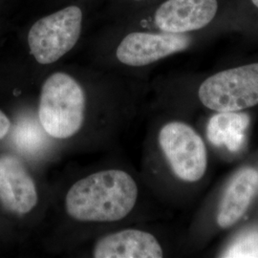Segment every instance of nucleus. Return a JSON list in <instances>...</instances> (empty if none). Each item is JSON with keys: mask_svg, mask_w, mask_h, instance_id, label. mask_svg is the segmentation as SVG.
<instances>
[{"mask_svg": "<svg viewBox=\"0 0 258 258\" xmlns=\"http://www.w3.org/2000/svg\"><path fill=\"white\" fill-rule=\"evenodd\" d=\"M137 199L134 178L124 170L110 168L75 182L65 196V211L75 221L113 223L125 218Z\"/></svg>", "mask_w": 258, "mask_h": 258, "instance_id": "nucleus-1", "label": "nucleus"}, {"mask_svg": "<svg viewBox=\"0 0 258 258\" xmlns=\"http://www.w3.org/2000/svg\"><path fill=\"white\" fill-rule=\"evenodd\" d=\"M96 8L87 1H72L35 19L28 27L25 40L36 64L49 68L69 55L82 40Z\"/></svg>", "mask_w": 258, "mask_h": 258, "instance_id": "nucleus-2", "label": "nucleus"}, {"mask_svg": "<svg viewBox=\"0 0 258 258\" xmlns=\"http://www.w3.org/2000/svg\"><path fill=\"white\" fill-rule=\"evenodd\" d=\"M99 38L101 57L120 67L141 68L186 50L189 34L178 35L106 22Z\"/></svg>", "mask_w": 258, "mask_h": 258, "instance_id": "nucleus-3", "label": "nucleus"}, {"mask_svg": "<svg viewBox=\"0 0 258 258\" xmlns=\"http://www.w3.org/2000/svg\"><path fill=\"white\" fill-rule=\"evenodd\" d=\"M87 102L88 88L83 76L67 69L48 72L39 92L40 124L52 138H73L83 128Z\"/></svg>", "mask_w": 258, "mask_h": 258, "instance_id": "nucleus-4", "label": "nucleus"}, {"mask_svg": "<svg viewBox=\"0 0 258 258\" xmlns=\"http://www.w3.org/2000/svg\"><path fill=\"white\" fill-rule=\"evenodd\" d=\"M217 11V0H160L154 7L150 6L110 22L184 35L208 26Z\"/></svg>", "mask_w": 258, "mask_h": 258, "instance_id": "nucleus-5", "label": "nucleus"}, {"mask_svg": "<svg viewBox=\"0 0 258 258\" xmlns=\"http://www.w3.org/2000/svg\"><path fill=\"white\" fill-rule=\"evenodd\" d=\"M204 105L216 112H233L258 104V62L227 69L205 80L198 90Z\"/></svg>", "mask_w": 258, "mask_h": 258, "instance_id": "nucleus-6", "label": "nucleus"}, {"mask_svg": "<svg viewBox=\"0 0 258 258\" xmlns=\"http://www.w3.org/2000/svg\"><path fill=\"white\" fill-rule=\"evenodd\" d=\"M159 145L173 173L184 182H197L206 172L207 149L200 135L182 121H170L159 132Z\"/></svg>", "mask_w": 258, "mask_h": 258, "instance_id": "nucleus-7", "label": "nucleus"}, {"mask_svg": "<svg viewBox=\"0 0 258 258\" xmlns=\"http://www.w3.org/2000/svg\"><path fill=\"white\" fill-rule=\"evenodd\" d=\"M0 202L18 215L28 214L38 203L36 182L18 157H0Z\"/></svg>", "mask_w": 258, "mask_h": 258, "instance_id": "nucleus-8", "label": "nucleus"}, {"mask_svg": "<svg viewBox=\"0 0 258 258\" xmlns=\"http://www.w3.org/2000/svg\"><path fill=\"white\" fill-rule=\"evenodd\" d=\"M96 258H161L164 251L156 237L147 231L127 229L106 234L92 249Z\"/></svg>", "mask_w": 258, "mask_h": 258, "instance_id": "nucleus-9", "label": "nucleus"}, {"mask_svg": "<svg viewBox=\"0 0 258 258\" xmlns=\"http://www.w3.org/2000/svg\"><path fill=\"white\" fill-rule=\"evenodd\" d=\"M258 189V171L252 167L240 169L231 178L222 196L217 212V223L230 228L247 212Z\"/></svg>", "mask_w": 258, "mask_h": 258, "instance_id": "nucleus-10", "label": "nucleus"}, {"mask_svg": "<svg viewBox=\"0 0 258 258\" xmlns=\"http://www.w3.org/2000/svg\"><path fill=\"white\" fill-rule=\"evenodd\" d=\"M249 121V115L239 111L218 112L209 120L207 137L215 147H225L231 152H237L245 142Z\"/></svg>", "mask_w": 258, "mask_h": 258, "instance_id": "nucleus-11", "label": "nucleus"}, {"mask_svg": "<svg viewBox=\"0 0 258 258\" xmlns=\"http://www.w3.org/2000/svg\"><path fill=\"white\" fill-rule=\"evenodd\" d=\"M222 257H258V231L248 230L241 232L225 249Z\"/></svg>", "mask_w": 258, "mask_h": 258, "instance_id": "nucleus-12", "label": "nucleus"}, {"mask_svg": "<svg viewBox=\"0 0 258 258\" xmlns=\"http://www.w3.org/2000/svg\"><path fill=\"white\" fill-rule=\"evenodd\" d=\"M160 0H106L102 16L107 22L122 19L141 10L146 9Z\"/></svg>", "mask_w": 258, "mask_h": 258, "instance_id": "nucleus-13", "label": "nucleus"}, {"mask_svg": "<svg viewBox=\"0 0 258 258\" xmlns=\"http://www.w3.org/2000/svg\"><path fill=\"white\" fill-rule=\"evenodd\" d=\"M72 1H80V0H42L44 6L46 10L53 9V8H56L58 6H61L65 3H68V2H72ZM83 1H87V2H90L94 5H96L97 7H99L100 5H103V3L106 1V0H83Z\"/></svg>", "mask_w": 258, "mask_h": 258, "instance_id": "nucleus-14", "label": "nucleus"}, {"mask_svg": "<svg viewBox=\"0 0 258 258\" xmlns=\"http://www.w3.org/2000/svg\"><path fill=\"white\" fill-rule=\"evenodd\" d=\"M11 120L5 113L0 110V140L5 138L9 134L11 129Z\"/></svg>", "mask_w": 258, "mask_h": 258, "instance_id": "nucleus-15", "label": "nucleus"}, {"mask_svg": "<svg viewBox=\"0 0 258 258\" xmlns=\"http://www.w3.org/2000/svg\"><path fill=\"white\" fill-rule=\"evenodd\" d=\"M250 1H251V3L258 9V0H250Z\"/></svg>", "mask_w": 258, "mask_h": 258, "instance_id": "nucleus-16", "label": "nucleus"}]
</instances>
